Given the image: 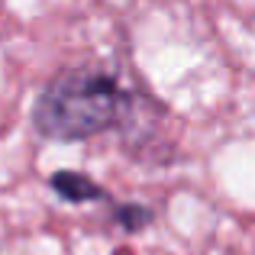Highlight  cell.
<instances>
[{"instance_id":"1","label":"cell","mask_w":255,"mask_h":255,"mask_svg":"<svg viewBox=\"0 0 255 255\" xmlns=\"http://www.w3.org/2000/svg\"><path fill=\"white\" fill-rule=\"evenodd\" d=\"M158 107L107 65H71L49 78L29 117L49 142H87L104 132H132Z\"/></svg>"},{"instance_id":"2","label":"cell","mask_w":255,"mask_h":255,"mask_svg":"<svg viewBox=\"0 0 255 255\" xmlns=\"http://www.w3.org/2000/svg\"><path fill=\"white\" fill-rule=\"evenodd\" d=\"M49 187L62 200H68V204H91V200H100V204H107L110 210H117V204H120L107 187H100L97 181H91L84 171H55L49 178Z\"/></svg>"}]
</instances>
